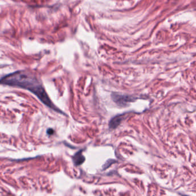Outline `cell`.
<instances>
[{
	"mask_svg": "<svg viewBox=\"0 0 196 196\" xmlns=\"http://www.w3.org/2000/svg\"><path fill=\"white\" fill-rule=\"evenodd\" d=\"M54 130L53 129H51V128L48 129V130H47V133H48V134H49V135H52L54 133Z\"/></svg>",
	"mask_w": 196,
	"mask_h": 196,
	"instance_id": "cell-5",
	"label": "cell"
},
{
	"mask_svg": "<svg viewBox=\"0 0 196 196\" xmlns=\"http://www.w3.org/2000/svg\"><path fill=\"white\" fill-rule=\"evenodd\" d=\"M123 115H117L111 119L109 123V127L110 128H115L117 127L122 122L123 119Z\"/></svg>",
	"mask_w": 196,
	"mask_h": 196,
	"instance_id": "cell-4",
	"label": "cell"
},
{
	"mask_svg": "<svg viewBox=\"0 0 196 196\" xmlns=\"http://www.w3.org/2000/svg\"><path fill=\"white\" fill-rule=\"evenodd\" d=\"M0 84L28 90L48 107L62 113L52 102L41 82L31 72L27 71H17L0 79Z\"/></svg>",
	"mask_w": 196,
	"mask_h": 196,
	"instance_id": "cell-1",
	"label": "cell"
},
{
	"mask_svg": "<svg viewBox=\"0 0 196 196\" xmlns=\"http://www.w3.org/2000/svg\"><path fill=\"white\" fill-rule=\"evenodd\" d=\"M73 162L74 163V164L78 166L81 165L82 163H84V162L85 160V158L84 155L82 154V151L81 150L80 151H78V153H76L74 155V156L73 157Z\"/></svg>",
	"mask_w": 196,
	"mask_h": 196,
	"instance_id": "cell-3",
	"label": "cell"
},
{
	"mask_svg": "<svg viewBox=\"0 0 196 196\" xmlns=\"http://www.w3.org/2000/svg\"><path fill=\"white\" fill-rule=\"evenodd\" d=\"M112 98L117 104L122 107L127 106L128 103L132 102L134 99L132 96L123 95L115 94V93H113L112 94Z\"/></svg>",
	"mask_w": 196,
	"mask_h": 196,
	"instance_id": "cell-2",
	"label": "cell"
}]
</instances>
